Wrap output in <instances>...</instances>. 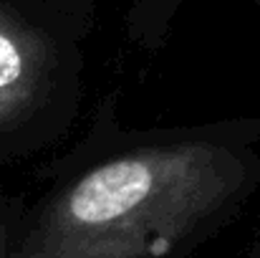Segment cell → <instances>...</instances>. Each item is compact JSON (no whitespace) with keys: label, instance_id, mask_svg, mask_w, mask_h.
I'll list each match as a JSON object with an SVG mask.
<instances>
[{"label":"cell","instance_id":"6da1fadb","mask_svg":"<svg viewBox=\"0 0 260 258\" xmlns=\"http://www.w3.org/2000/svg\"><path fill=\"white\" fill-rule=\"evenodd\" d=\"M245 167L215 145L99 162L20 220L13 258H187L233 213Z\"/></svg>","mask_w":260,"mask_h":258},{"label":"cell","instance_id":"7a4b0ae2","mask_svg":"<svg viewBox=\"0 0 260 258\" xmlns=\"http://www.w3.org/2000/svg\"><path fill=\"white\" fill-rule=\"evenodd\" d=\"M51 38L43 20L0 0V114L20 109L46 86V69L63 64Z\"/></svg>","mask_w":260,"mask_h":258},{"label":"cell","instance_id":"3957f363","mask_svg":"<svg viewBox=\"0 0 260 258\" xmlns=\"http://www.w3.org/2000/svg\"><path fill=\"white\" fill-rule=\"evenodd\" d=\"M179 0H142V10H139V20L147 25V20H167L172 15L174 5Z\"/></svg>","mask_w":260,"mask_h":258},{"label":"cell","instance_id":"277c9868","mask_svg":"<svg viewBox=\"0 0 260 258\" xmlns=\"http://www.w3.org/2000/svg\"><path fill=\"white\" fill-rule=\"evenodd\" d=\"M18 233H20V220H10L0 213V258H13Z\"/></svg>","mask_w":260,"mask_h":258}]
</instances>
